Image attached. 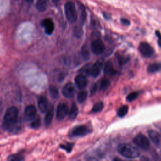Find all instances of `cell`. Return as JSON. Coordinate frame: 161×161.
Instances as JSON below:
<instances>
[{"instance_id": "1", "label": "cell", "mask_w": 161, "mask_h": 161, "mask_svg": "<svg viewBox=\"0 0 161 161\" xmlns=\"http://www.w3.org/2000/svg\"><path fill=\"white\" fill-rule=\"evenodd\" d=\"M4 128L9 131H18L20 128V121L18 119V110L14 107L9 108L4 117Z\"/></svg>"}, {"instance_id": "2", "label": "cell", "mask_w": 161, "mask_h": 161, "mask_svg": "<svg viewBox=\"0 0 161 161\" xmlns=\"http://www.w3.org/2000/svg\"><path fill=\"white\" fill-rule=\"evenodd\" d=\"M117 150L121 155L128 158H135L140 155L138 149L129 143H123L119 144Z\"/></svg>"}, {"instance_id": "3", "label": "cell", "mask_w": 161, "mask_h": 161, "mask_svg": "<svg viewBox=\"0 0 161 161\" xmlns=\"http://www.w3.org/2000/svg\"><path fill=\"white\" fill-rule=\"evenodd\" d=\"M65 13L67 20L70 23L75 22L77 19V12L74 3L72 1L67 2L65 5Z\"/></svg>"}, {"instance_id": "4", "label": "cell", "mask_w": 161, "mask_h": 161, "mask_svg": "<svg viewBox=\"0 0 161 161\" xmlns=\"http://www.w3.org/2000/svg\"><path fill=\"white\" fill-rule=\"evenodd\" d=\"M133 143L141 149L146 150L150 147L148 139L143 134L139 133L133 138Z\"/></svg>"}, {"instance_id": "5", "label": "cell", "mask_w": 161, "mask_h": 161, "mask_svg": "<svg viewBox=\"0 0 161 161\" xmlns=\"http://www.w3.org/2000/svg\"><path fill=\"white\" fill-rule=\"evenodd\" d=\"M91 49L94 54L101 55L105 50V45L101 40L96 39L92 42L91 44Z\"/></svg>"}, {"instance_id": "6", "label": "cell", "mask_w": 161, "mask_h": 161, "mask_svg": "<svg viewBox=\"0 0 161 161\" xmlns=\"http://www.w3.org/2000/svg\"><path fill=\"white\" fill-rule=\"evenodd\" d=\"M138 50L140 53L146 58L150 57L154 53V50L150 45L147 42H141L139 45Z\"/></svg>"}, {"instance_id": "7", "label": "cell", "mask_w": 161, "mask_h": 161, "mask_svg": "<svg viewBox=\"0 0 161 161\" xmlns=\"http://www.w3.org/2000/svg\"><path fill=\"white\" fill-rule=\"evenodd\" d=\"M91 130L85 125H80L74 127L71 132V135L73 136H84L91 132Z\"/></svg>"}, {"instance_id": "8", "label": "cell", "mask_w": 161, "mask_h": 161, "mask_svg": "<svg viewBox=\"0 0 161 161\" xmlns=\"http://www.w3.org/2000/svg\"><path fill=\"white\" fill-rule=\"evenodd\" d=\"M69 108L66 104L60 103L57 108V119L58 120L64 119L68 114Z\"/></svg>"}, {"instance_id": "9", "label": "cell", "mask_w": 161, "mask_h": 161, "mask_svg": "<svg viewBox=\"0 0 161 161\" xmlns=\"http://www.w3.org/2000/svg\"><path fill=\"white\" fill-rule=\"evenodd\" d=\"M36 109L33 105H29L26 108L24 113V117L26 121H33L36 118Z\"/></svg>"}, {"instance_id": "10", "label": "cell", "mask_w": 161, "mask_h": 161, "mask_svg": "<svg viewBox=\"0 0 161 161\" xmlns=\"http://www.w3.org/2000/svg\"><path fill=\"white\" fill-rule=\"evenodd\" d=\"M41 25L48 35H51L54 30V23L50 18H45L42 20Z\"/></svg>"}, {"instance_id": "11", "label": "cell", "mask_w": 161, "mask_h": 161, "mask_svg": "<svg viewBox=\"0 0 161 161\" xmlns=\"http://www.w3.org/2000/svg\"><path fill=\"white\" fill-rule=\"evenodd\" d=\"M62 94L67 98H71L74 96L75 88L74 85L71 82L67 83L62 90Z\"/></svg>"}, {"instance_id": "12", "label": "cell", "mask_w": 161, "mask_h": 161, "mask_svg": "<svg viewBox=\"0 0 161 161\" xmlns=\"http://www.w3.org/2000/svg\"><path fill=\"white\" fill-rule=\"evenodd\" d=\"M103 68V62L102 60H99L96 61L93 65L91 66V75L94 77H97L101 73V71Z\"/></svg>"}, {"instance_id": "13", "label": "cell", "mask_w": 161, "mask_h": 161, "mask_svg": "<svg viewBox=\"0 0 161 161\" xmlns=\"http://www.w3.org/2000/svg\"><path fill=\"white\" fill-rule=\"evenodd\" d=\"M75 82L77 86V87L79 89H84L87 84V80L86 77L82 74H79L77 75L75 78Z\"/></svg>"}, {"instance_id": "14", "label": "cell", "mask_w": 161, "mask_h": 161, "mask_svg": "<svg viewBox=\"0 0 161 161\" xmlns=\"http://www.w3.org/2000/svg\"><path fill=\"white\" fill-rule=\"evenodd\" d=\"M38 106L40 111L42 113L47 112L49 106H48V101L45 97L42 96L39 98V99L38 101Z\"/></svg>"}, {"instance_id": "15", "label": "cell", "mask_w": 161, "mask_h": 161, "mask_svg": "<svg viewBox=\"0 0 161 161\" xmlns=\"http://www.w3.org/2000/svg\"><path fill=\"white\" fill-rule=\"evenodd\" d=\"M104 73L106 75H113L116 73V70L114 69V67L110 61H107L104 65Z\"/></svg>"}, {"instance_id": "16", "label": "cell", "mask_w": 161, "mask_h": 161, "mask_svg": "<svg viewBox=\"0 0 161 161\" xmlns=\"http://www.w3.org/2000/svg\"><path fill=\"white\" fill-rule=\"evenodd\" d=\"M53 113H54V111H53V106L52 105L49 106V107L46 112V115L45 117V123L47 126L49 125L51 123L53 117Z\"/></svg>"}, {"instance_id": "17", "label": "cell", "mask_w": 161, "mask_h": 161, "mask_svg": "<svg viewBox=\"0 0 161 161\" xmlns=\"http://www.w3.org/2000/svg\"><path fill=\"white\" fill-rule=\"evenodd\" d=\"M148 135L152 140V142L157 146L160 145V135L159 133L154 130H150L148 132Z\"/></svg>"}, {"instance_id": "18", "label": "cell", "mask_w": 161, "mask_h": 161, "mask_svg": "<svg viewBox=\"0 0 161 161\" xmlns=\"http://www.w3.org/2000/svg\"><path fill=\"white\" fill-rule=\"evenodd\" d=\"M49 0H37L36 3V8L40 11L43 12L45 11L48 7Z\"/></svg>"}, {"instance_id": "19", "label": "cell", "mask_w": 161, "mask_h": 161, "mask_svg": "<svg viewBox=\"0 0 161 161\" xmlns=\"http://www.w3.org/2000/svg\"><path fill=\"white\" fill-rule=\"evenodd\" d=\"M161 70V63L155 62L150 64L147 69V71L149 73H155Z\"/></svg>"}, {"instance_id": "20", "label": "cell", "mask_w": 161, "mask_h": 161, "mask_svg": "<svg viewBox=\"0 0 161 161\" xmlns=\"http://www.w3.org/2000/svg\"><path fill=\"white\" fill-rule=\"evenodd\" d=\"M77 114H78V108L76 104L74 103L72 104L71 108L69 111V115H68L69 118L70 119H74L76 118Z\"/></svg>"}, {"instance_id": "21", "label": "cell", "mask_w": 161, "mask_h": 161, "mask_svg": "<svg viewBox=\"0 0 161 161\" xmlns=\"http://www.w3.org/2000/svg\"><path fill=\"white\" fill-rule=\"evenodd\" d=\"M128 111V106L127 105H123L120 107L117 111V116L120 118L124 117Z\"/></svg>"}, {"instance_id": "22", "label": "cell", "mask_w": 161, "mask_h": 161, "mask_svg": "<svg viewBox=\"0 0 161 161\" xmlns=\"http://www.w3.org/2000/svg\"><path fill=\"white\" fill-rule=\"evenodd\" d=\"M8 161H23L24 160V157L22 155L20 154H13L9 155L8 158Z\"/></svg>"}, {"instance_id": "23", "label": "cell", "mask_w": 161, "mask_h": 161, "mask_svg": "<svg viewBox=\"0 0 161 161\" xmlns=\"http://www.w3.org/2000/svg\"><path fill=\"white\" fill-rule=\"evenodd\" d=\"M103 106H104V105H103V102H101V101L97 102L93 106L92 110H91V113H98V112L101 111L103 109Z\"/></svg>"}, {"instance_id": "24", "label": "cell", "mask_w": 161, "mask_h": 161, "mask_svg": "<svg viewBox=\"0 0 161 161\" xmlns=\"http://www.w3.org/2000/svg\"><path fill=\"white\" fill-rule=\"evenodd\" d=\"M110 81L109 79H103L101 80V82H100V85H99V88L101 90H106L107 89L109 86H110Z\"/></svg>"}, {"instance_id": "25", "label": "cell", "mask_w": 161, "mask_h": 161, "mask_svg": "<svg viewBox=\"0 0 161 161\" xmlns=\"http://www.w3.org/2000/svg\"><path fill=\"white\" fill-rule=\"evenodd\" d=\"M87 96V92L86 91H82L78 94L77 99L79 103H82L86 99Z\"/></svg>"}, {"instance_id": "26", "label": "cell", "mask_w": 161, "mask_h": 161, "mask_svg": "<svg viewBox=\"0 0 161 161\" xmlns=\"http://www.w3.org/2000/svg\"><path fill=\"white\" fill-rule=\"evenodd\" d=\"M82 57H83L84 60H89V58L90 57L89 51L87 47H86V45H84L82 47Z\"/></svg>"}, {"instance_id": "27", "label": "cell", "mask_w": 161, "mask_h": 161, "mask_svg": "<svg viewBox=\"0 0 161 161\" xmlns=\"http://www.w3.org/2000/svg\"><path fill=\"white\" fill-rule=\"evenodd\" d=\"M140 94V92L139 91H134L132 92L131 93H130L127 97H126V100L128 101H133V100H135V99H136L138 97V96Z\"/></svg>"}, {"instance_id": "28", "label": "cell", "mask_w": 161, "mask_h": 161, "mask_svg": "<svg viewBox=\"0 0 161 161\" xmlns=\"http://www.w3.org/2000/svg\"><path fill=\"white\" fill-rule=\"evenodd\" d=\"M50 94L52 98L56 99L58 96V91L55 86H50Z\"/></svg>"}, {"instance_id": "29", "label": "cell", "mask_w": 161, "mask_h": 161, "mask_svg": "<svg viewBox=\"0 0 161 161\" xmlns=\"http://www.w3.org/2000/svg\"><path fill=\"white\" fill-rule=\"evenodd\" d=\"M40 125V118L38 116L36 117L30 124V126L33 128H38Z\"/></svg>"}, {"instance_id": "30", "label": "cell", "mask_w": 161, "mask_h": 161, "mask_svg": "<svg viewBox=\"0 0 161 161\" xmlns=\"http://www.w3.org/2000/svg\"><path fill=\"white\" fill-rule=\"evenodd\" d=\"M60 147L62 149L65 150L67 152H70V151L72 150V147H73V144L70 143H67L65 144H61Z\"/></svg>"}, {"instance_id": "31", "label": "cell", "mask_w": 161, "mask_h": 161, "mask_svg": "<svg viewBox=\"0 0 161 161\" xmlns=\"http://www.w3.org/2000/svg\"><path fill=\"white\" fill-rule=\"evenodd\" d=\"M120 21H121V23L123 25H125V26H128V25H130V21H129L128 19H126V18H121Z\"/></svg>"}, {"instance_id": "32", "label": "cell", "mask_w": 161, "mask_h": 161, "mask_svg": "<svg viewBox=\"0 0 161 161\" xmlns=\"http://www.w3.org/2000/svg\"><path fill=\"white\" fill-rule=\"evenodd\" d=\"M118 61L119 62V64L122 65L123 64H125V62H126V60L125 59L124 57H121V56H119L118 58Z\"/></svg>"}, {"instance_id": "33", "label": "cell", "mask_w": 161, "mask_h": 161, "mask_svg": "<svg viewBox=\"0 0 161 161\" xmlns=\"http://www.w3.org/2000/svg\"><path fill=\"white\" fill-rule=\"evenodd\" d=\"M86 161H99V160L94 157H89L86 159Z\"/></svg>"}, {"instance_id": "34", "label": "cell", "mask_w": 161, "mask_h": 161, "mask_svg": "<svg viewBox=\"0 0 161 161\" xmlns=\"http://www.w3.org/2000/svg\"><path fill=\"white\" fill-rule=\"evenodd\" d=\"M96 89H97V86L95 84V85L93 86V87H92V89H91V94H94L95 92H96Z\"/></svg>"}, {"instance_id": "35", "label": "cell", "mask_w": 161, "mask_h": 161, "mask_svg": "<svg viewBox=\"0 0 161 161\" xmlns=\"http://www.w3.org/2000/svg\"><path fill=\"white\" fill-rule=\"evenodd\" d=\"M103 15L104 16V18L106 19H109L111 18V15L109 14H108V13H105L104 12L103 13Z\"/></svg>"}, {"instance_id": "36", "label": "cell", "mask_w": 161, "mask_h": 161, "mask_svg": "<svg viewBox=\"0 0 161 161\" xmlns=\"http://www.w3.org/2000/svg\"><path fill=\"white\" fill-rule=\"evenodd\" d=\"M155 35L157 36V37L158 39H160V38H161V33H160L158 30H155Z\"/></svg>"}, {"instance_id": "37", "label": "cell", "mask_w": 161, "mask_h": 161, "mask_svg": "<svg viewBox=\"0 0 161 161\" xmlns=\"http://www.w3.org/2000/svg\"><path fill=\"white\" fill-rule=\"evenodd\" d=\"M140 161H149V159L147 157H142L140 159Z\"/></svg>"}, {"instance_id": "38", "label": "cell", "mask_w": 161, "mask_h": 161, "mask_svg": "<svg viewBox=\"0 0 161 161\" xmlns=\"http://www.w3.org/2000/svg\"><path fill=\"white\" fill-rule=\"evenodd\" d=\"M113 161H124V160H123L122 159H121V158H119V157H115V158H113Z\"/></svg>"}, {"instance_id": "39", "label": "cell", "mask_w": 161, "mask_h": 161, "mask_svg": "<svg viewBox=\"0 0 161 161\" xmlns=\"http://www.w3.org/2000/svg\"><path fill=\"white\" fill-rule=\"evenodd\" d=\"M59 1L60 0H52V1H53V3H54V4H57V3H58V2H59Z\"/></svg>"}, {"instance_id": "40", "label": "cell", "mask_w": 161, "mask_h": 161, "mask_svg": "<svg viewBox=\"0 0 161 161\" xmlns=\"http://www.w3.org/2000/svg\"><path fill=\"white\" fill-rule=\"evenodd\" d=\"M158 45H159L160 47H161V38L158 40Z\"/></svg>"}, {"instance_id": "41", "label": "cell", "mask_w": 161, "mask_h": 161, "mask_svg": "<svg viewBox=\"0 0 161 161\" xmlns=\"http://www.w3.org/2000/svg\"><path fill=\"white\" fill-rule=\"evenodd\" d=\"M26 1H27L28 3H32L34 0H26Z\"/></svg>"}]
</instances>
